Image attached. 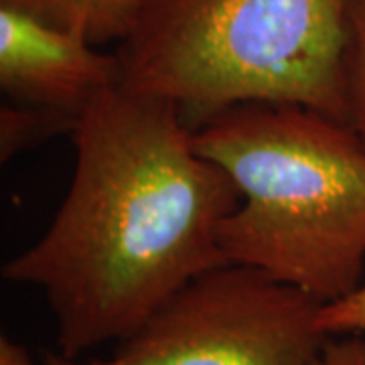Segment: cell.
Wrapping results in <instances>:
<instances>
[{
    "label": "cell",
    "instance_id": "6da1fadb",
    "mask_svg": "<svg viewBox=\"0 0 365 365\" xmlns=\"http://www.w3.org/2000/svg\"><path fill=\"white\" fill-rule=\"evenodd\" d=\"M76 165L51 225L2 266L43 290L57 353L126 339L201 274L230 264L220 227L242 197L173 102L112 88L69 134Z\"/></svg>",
    "mask_w": 365,
    "mask_h": 365
},
{
    "label": "cell",
    "instance_id": "7a4b0ae2",
    "mask_svg": "<svg viewBox=\"0 0 365 365\" xmlns=\"http://www.w3.org/2000/svg\"><path fill=\"white\" fill-rule=\"evenodd\" d=\"M240 205L220 227L230 264L248 266L323 304L361 284L365 144L343 120L290 102H242L193 130Z\"/></svg>",
    "mask_w": 365,
    "mask_h": 365
},
{
    "label": "cell",
    "instance_id": "3957f363",
    "mask_svg": "<svg viewBox=\"0 0 365 365\" xmlns=\"http://www.w3.org/2000/svg\"><path fill=\"white\" fill-rule=\"evenodd\" d=\"M347 0H148L116 45L120 88L173 102L195 130L242 102L345 122Z\"/></svg>",
    "mask_w": 365,
    "mask_h": 365
},
{
    "label": "cell",
    "instance_id": "277c9868",
    "mask_svg": "<svg viewBox=\"0 0 365 365\" xmlns=\"http://www.w3.org/2000/svg\"><path fill=\"white\" fill-rule=\"evenodd\" d=\"M323 302L240 264L181 288L108 357L45 353V365H314Z\"/></svg>",
    "mask_w": 365,
    "mask_h": 365
},
{
    "label": "cell",
    "instance_id": "5b68a950",
    "mask_svg": "<svg viewBox=\"0 0 365 365\" xmlns=\"http://www.w3.org/2000/svg\"><path fill=\"white\" fill-rule=\"evenodd\" d=\"M118 86L116 53H102L79 33L0 4V88L13 102L79 118Z\"/></svg>",
    "mask_w": 365,
    "mask_h": 365
},
{
    "label": "cell",
    "instance_id": "8992f818",
    "mask_svg": "<svg viewBox=\"0 0 365 365\" xmlns=\"http://www.w3.org/2000/svg\"><path fill=\"white\" fill-rule=\"evenodd\" d=\"M148 0H0L2 6L31 14L49 25L79 33L91 45L120 43Z\"/></svg>",
    "mask_w": 365,
    "mask_h": 365
},
{
    "label": "cell",
    "instance_id": "52a82bcc",
    "mask_svg": "<svg viewBox=\"0 0 365 365\" xmlns=\"http://www.w3.org/2000/svg\"><path fill=\"white\" fill-rule=\"evenodd\" d=\"M78 118L43 106L11 102L0 108V160L6 163L29 148L76 128Z\"/></svg>",
    "mask_w": 365,
    "mask_h": 365
},
{
    "label": "cell",
    "instance_id": "ba28073f",
    "mask_svg": "<svg viewBox=\"0 0 365 365\" xmlns=\"http://www.w3.org/2000/svg\"><path fill=\"white\" fill-rule=\"evenodd\" d=\"M343 104L345 124H349V128L365 144V0H347Z\"/></svg>",
    "mask_w": 365,
    "mask_h": 365
},
{
    "label": "cell",
    "instance_id": "9c48e42d",
    "mask_svg": "<svg viewBox=\"0 0 365 365\" xmlns=\"http://www.w3.org/2000/svg\"><path fill=\"white\" fill-rule=\"evenodd\" d=\"M319 327L329 339L345 335H364L365 284H359L343 299L323 304L319 313Z\"/></svg>",
    "mask_w": 365,
    "mask_h": 365
},
{
    "label": "cell",
    "instance_id": "30bf717a",
    "mask_svg": "<svg viewBox=\"0 0 365 365\" xmlns=\"http://www.w3.org/2000/svg\"><path fill=\"white\" fill-rule=\"evenodd\" d=\"M314 365H365V337L345 335L327 339Z\"/></svg>",
    "mask_w": 365,
    "mask_h": 365
},
{
    "label": "cell",
    "instance_id": "8fae6325",
    "mask_svg": "<svg viewBox=\"0 0 365 365\" xmlns=\"http://www.w3.org/2000/svg\"><path fill=\"white\" fill-rule=\"evenodd\" d=\"M0 365H45L35 361V357L25 345L9 339L6 335L0 337Z\"/></svg>",
    "mask_w": 365,
    "mask_h": 365
}]
</instances>
